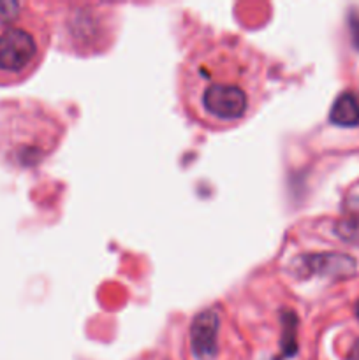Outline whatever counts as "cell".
Instances as JSON below:
<instances>
[{
    "mask_svg": "<svg viewBox=\"0 0 359 360\" xmlns=\"http://www.w3.org/2000/svg\"><path fill=\"white\" fill-rule=\"evenodd\" d=\"M55 14V42L76 56L102 55L118 34V13L106 4H60Z\"/></svg>",
    "mask_w": 359,
    "mask_h": 360,
    "instance_id": "obj_3",
    "label": "cell"
},
{
    "mask_svg": "<svg viewBox=\"0 0 359 360\" xmlns=\"http://www.w3.org/2000/svg\"><path fill=\"white\" fill-rule=\"evenodd\" d=\"M266 79V58L245 39L206 37L196 42L180 63V105L201 129H236L263 104Z\"/></svg>",
    "mask_w": 359,
    "mask_h": 360,
    "instance_id": "obj_1",
    "label": "cell"
},
{
    "mask_svg": "<svg viewBox=\"0 0 359 360\" xmlns=\"http://www.w3.org/2000/svg\"><path fill=\"white\" fill-rule=\"evenodd\" d=\"M51 39L42 18H35L32 23H11L0 32V74L14 79L28 76L41 63Z\"/></svg>",
    "mask_w": 359,
    "mask_h": 360,
    "instance_id": "obj_4",
    "label": "cell"
},
{
    "mask_svg": "<svg viewBox=\"0 0 359 360\" xmlns=\"http://www.w3.org/2000/svg\"><path fill=\"white\" fill-rule=\"evenodd\" d=\"M232 326L227 315L218 306L201 309L194 315L187 333V345L194 360H218L222 355L225 338L231 333Z\"/></svg>",
    "mask_w": 359,
    "mask_h": 360,
    "instance_id": "obj_5",
    "label": "cell"
},
{
    "mask_svg": "<svg viewBox=\"0 0 359 360\" xmlns=\"http://www.w3.org/2000/svg\"><path fill=\"white\" fill-rule=\"evenodd\" d=\"M348 360H359V341L355 343V347L352 348V354L348 355Z\"/></svg>",
    "mask_w": 359,
    "mask_h": 360,
    "instance_id": "obj_8",
    "label": "cell"
},
{
    "mask_svg": "<svg viewBox=\"0 0 359 360\" xmlns=\"http://www.w3.org/2000/svg\"><path fill=\"white\" fill-rule=\"evenodd\" d=\"M329 120L334 125L340 127H358L359 125V98L351 91L338 95L331 108Z\"/></svg>",
    "mask_w": 359,
    "mask_h": 360,
    "instance_id": "obj_6",
    "label": "cell"
},
{
    "mask_svg": "<svg viewBox=\"0 0 359 360\" xmlns=\"http://www.w3.org/2000/svg\"><path fill=\"white\" fill-rule=\"evenodd\" d=\"M355 313H358V316H359V302H358V309H355Z\"/></svg>",
    "mask_w": 359,
    "mask_h": 360,
    "instance_id": "obj_9",
    "label": "cell"
},
{
    "mask_svg": "<svg viewBox=\"0 0 359 360\" xmlns=\"http://www.w3.org/2000/svg\"><path fill=\"white\" fill-rule=\"evenodd\" d=\"M67 122L48 104L32 98L0 104V160L27 171L44 164L63 143Z\"/></svg>",
    "mask_w": 359,
    "mask_h": 360,
    "instance_id": "obj_2",
    "label": "cell"
},
{
    "mask_svg": "<svg viewBox=\"0 0 359 360\" xmlns=\"http://www.w3.org/2000/svg\"><path fill=\"white\" fill-rule=\"evenodd\" d=\"M21 4L18 2H0V25H11L20 18Z\"/></svg>",
    "mask_w": 359,
    "mask_h": 360,
    "instance_id": "obj_7",
    "label": "cell"
}]
</instances>
